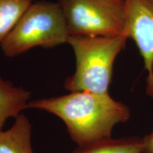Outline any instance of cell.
Returning a JSON list of instances; mask_svg holds the SVG:
<instances>
[{
	"mask_svg": "<svg viewBox=\"0 0 153 153\" xmlns=\"http://www.w3.org/2000/svg\"><path fill=\"white\" fill-rule=\"evenodd\" d=\"M30 97V91L0 77V131L8 118H16L27 108Z\"/></svg>",
	"mask_w": 153,
	"mask_h": 153,
	"instance_id": "7",
	"label": "cell"
},
{
	"mask_svg": "<svg viewBox=\"0 0 153 153\" xmlns=\"http://www.w3.org/2000/svg\"><path fill=\"white\" fill-rule=\"evenodd\" d=\"M70 34L57 2L32 3L0 43L6 57H14L33 48H53L68 43Z\"/></svg>",
	"mask_w": 153,
	"mask_h": 153,
	"instance_id": "3",
	"label": "cell"
},
{
	"mask_svg": "<svg viewBox=\"0 0 153 153\" xmlns=\"http://www.w3.org/2000/svg\"><path fill=\"white\" fill-rule=\"evenodd\" d=\"M125 34L104 37L70 36L68 42L76 59L74 73L65 82L68 91L108 93L114 61L125 48Z\"/></svg>",
	"mask_w": 153,
	"mask_h": 153,
	"instance_id": "2",
	"label": "cell"
},
{
	"mask_svg": "<svg viewBox=\"0 0 153 153\" xmlns=\"http://www.w3.org/2000/svg\"><path fill=\"white\" fill-rule=\"evenodd\" d=\"M31 133L29 120L21 114L10 128L0 131V153H33Z\"/></svg>",
	"mask_w": 153,
	"mask_h": 153,
	"instance_id": "6",
	"label": "cell"
},
{
	"mask_svg": "<svg viewBox=\"0 0 153 153\" xmlns=\"http://www.w3.org/2000/svg\"><path fill=\"white\" fill-rule=\"evenodd\" d=\"M70 36H117L124 34V0H57Z\"/></svg>",
	"mask_w": 153,
	"mask_h": 153,
	"instance_id": "4",
	"label": "cell"
},
{
	"mask_svg": "<svg viewBox=\"0 0 153 153\" xmlns=\"http://www.w3.org/2000/svg\"><path fill=\"white\" fill-rule=\"evenodd\" d=\"M124 34L135 41L148 72L146 92L153 98V0H124Z\"/></svg>",
	"mask_w": 153,
	"mask_h": 153,
	"instance_id": "5",
	"label": "cell"
},
{
	"mask_svg": "<svg viewBox=\"0 0 153 153\" xmlns=\"http://www.w3.org/2000/svg\"><path fill=\"white\" fill-rule=\"evenodd\" d=\"M31 4L32 0H0V43Z\"/></svg>",
	"mask_w": 153,
	"mask_h": 153,
	"instance_id": "9",
	"label": "cell"
},
{
	"mask_svg": "<svg viewBox=\"0 0 153 153\" xmlns=\"http://www.w3.org/2000/svg\"><path fill=\"white\" fill-rule=\"evenodd\" d=\"M27 108L43 110L60 118L77 147L110 138L114 126L125 123L131 116L128 107L108 93L87 91L30 101Z\"/></svg>",
	"mask_w": 153,
	"mask_h": 153,
	"instance_id": "1",
	"label": "cell"
},
{
	"mask_svg": "<svg viewBox=\"0 0 153 153\" xmlns=\"http://www.w3.org/2000/svg\"><path fill=\"white\" fill-rule=\"evenodd\" d=\"M72 153H145L143 139L137 137H112L84 147H77Z\"/></svg>",
	"mask_w": 153,
	"mask_h": 153,
	"instance_id": "8",
	"label": "cell"
},
{
	"mask_svg": "<svg viewBox=\"0 0 153 153\" xmlns=\"http://www.w3.org/2000/svg\"><path fill=\"white\" fill-rule=\"evenodd\" d=\"M145 153H153V131L143 138Z\"/></svg>",
	"mask_w": 153,
	"mask_h": 153,
	"instance_id": "10",
	"label": "cell"
}]
</instances>
